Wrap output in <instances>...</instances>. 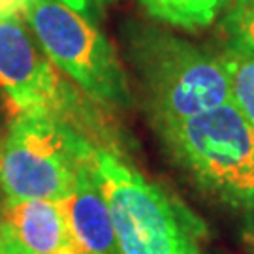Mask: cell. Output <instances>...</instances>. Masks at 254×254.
<instances>
[{
	"label": "cell",
	"mask_w": 254,
	"mask_h": 254,
	"mask_svg": "<svg viewBox=\"0 0 254 254\" xmlns=\"http://www.w3.org/2000/svg\"><path fill=\"white\" fill-rule=\"evenodd\" d=\"M132 61L158 128L232 102L224 57L187 40L143 30L132 40Z\"/></svg>",
	"instance_id": "1"
},
{
	"label": "cell",
	"mask_w": 254,
	"mask_h": 254,
	"mask_svg": "<svg viewBox=\"0 0 254 254\" xmlns=\"http://www.w3.org/2000/svg\"><path fill=\"white\" fill-rule=\"evenodd\" d=\"M98 147L63 121L13 115L0 143V189L6 201L64 200Z\"/></svg>",
	"instance_id": "2"
},
{
	"label": "cell",
	"mask_w": 254,
	"mask_h": 254,
	"mask_svg": "<svg viewBox=\"0 0 254 254\" xmlns=\"http://www.w3.org/2000/svg\"><path fill=\"white\" fill-rule=\"evenodd\" d=\"M158 130L200 187L234 207H253L254 127L232 102Z\"/></svg>",
	"instance_id": "3"
},
{
	"label": "cell",
	"mask_w": 254,
	"mask_h": 254,
	"mask_svg": "<svg viewBox=\"0 0 254 254\" xmlns=\"http://www.w3.org/2000/svg\"><path fill=\"white\" fill-rule=\"evenodd\" d=\"M96 175L109 205L121 254H200L201 224L190 213L108 151Z\"/></svg>",
	"instance_id": "4"
},
{
	"label": "cell",
	"mask_w": 254,
	"mask_h": 254,
	"mask_svg": "<svg viewBox=\"0 0 254 254\" xmlns=\"http://www.w3.org/2000/svg\"><path fill=\"white\" fill-rule=\"evenodd\" d=\"M47 59L102 106L130 104L127 73L96 25L63 0H30L25 13Z\"/></svg>",
	"instance_id": "5"
},
{
	"label": "cell",
	"mask_w": 254,
	"mask_h": 254,
	"mask_svg": "<svg viewBox=\"0 0 254 254\" xmlns=\"http://www.w3.org/2000/svg\"><path fill=\"white\" fill-rule=\"evenodd\" d=\"M0 94L13 115H40L75 128L79 104L21 17L0 21ZM77 130V128H75Z\"/></svg>",
	"instance_id": "6"
},
{
	"label": "cell",
	"mask_w": 254,
	"mask_h": 254,
	"mask_svg": "<svg viewBox=\"0 0 254 254\" xmlns=\"http://www.w3.org/2000/svg\"><path fill=\"white\" fill-rule=\"evenodd\" d=\"M59 203L77 253L121 254L109 205L96 175V162L83 168L73 190Z\"/></svg>",
	"instance_id": "7"
},
{
	"label": "cell",
	"mask_w": 254,
	"mask_h": 254,
	"mask_svg": "<svg viewBox=\"0 0 254 254\" xmlns=\"http://www.w3.org/2000/svg\"><path fill=\"white\" fill-rule=\"evenodd\" d=\"M2 211L21 254L77 253L59 201H6Z\"/></svg>",
	"instance_id": "8"
},
{
	"label": "cell",
	"mask_w": 254,
	"mask_h": 254,
	"mask_svg": "<svg viewBox=\"0 0 254 254\" xmlns=\"http://www.w3.org/2000/svg\"><path fill=\"white\" fill-rule=\"evenodd\" d=\"M153 19L183 30L209 27L228 0H137Z\"/></svg>",
	"instance_id": "9"
},
{
	"label": "cell",
	"mask_w": 254,
	"mask_h": 254,
	"mask_svg": "<svg viewBox=\"0 0 254 254\" xmlns=\"http://www.w3.org/2000/svg\"><path fill=\"white\" fill-rule=\"evenodd\" d=\"M222 57L226 64L232 104L254 127V59L234 49H228Z\"/></svg>",
	"instance_id": "10"
},
{
	"label": "cell",
	"mask_w": 254,
	"mask_h": 254,
	"mask_svg": "<svg viewBox=\"0 0 254 254\" xmlns=\"http://www.w3.org/2000/svg\"><path fill=\"white\" fill-rule=\"evenodd\" d=\"M230 47L254 59V0H234L224 15Z\"/></svg>",
	"instance_id": "11"
},
{
	"label": "cell",
	"mask_w": 254,
	"mask_h": 254,
	"mask_svg": "<svg viewBox=\"0 0 254 254\" xmlns=\"http://www.w3.org/2000/svg\"><path fill=\"white\" fill-rule=\"evenodd\" d=\"M63 2L68 8H72L73 11L81 13L83 17H87L94 23L104 15L108 6L113 4L115 0H63Z\"/></svg>",
	"instance_id": "12"
},
{
	"label": "cell",
	"mask_w": 254,
	"mask_h": 254,
	"mask_svg": "<svg viewBox=\"0 0 254 254\" xmlns=\"http://www.w3.org/2000/svg\"><path fill=\"white\" fill-rule=\"evenodd\" d=\"M28 4L30 0H0V21L25 15Z\"/></svg>",
	"instance_id": "13"
},
{
	"label": "cell",
	"mask_w": 254,
	"mask_h": 254,
	"mask_svg": "<svg viewBox=\"0 0 254 254\" xmlns=\"http://www.w3.org/2000/svg\"><path fill=\"white\" fill-rule=\"evenodd\" d=\"M0 254H21V251L17 249L13 237L9 234L8 224L4 220V211L0 205Z\"/></svg>",
	"instance_id": "14"
},
{
	"label": "cell",
	"mask_w": 254,
	"mask_h": 254,
	"mask_svg": "<svg viewBox=\"0 0 254 254\" xmlns=\"http://www.w3.org/2000/svg\"><path fill=\"white\" fill-rule=\"evenodd\" d=\"M4 132H6V128L2 125V113H0V143H2V137H4Z\"/></svg>",
	"instance_id": "15"
},
{
	"label": "cell",
	"mask_w": 254,
	"mask_h": 254,
	"mask_svg": "<svg viewBox=\"0 0 254 254\" xmlns=\"http://www.w3.org/2000/svg\"><path fill=\"white\" fill-rule=\"evenodd\" d=\"M66 254H81V253H66Z\"/></svg>",
	"instance_id": "16"
}]
</instances>
